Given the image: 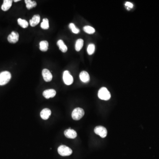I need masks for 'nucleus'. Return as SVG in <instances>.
Segmentation results:
<instances>
[{
  "mask_svg": "<svg viewBox=\"0 0 159 159\" xmlns=\"http://www.w3.org/2000/svg\"><path fill=\"white\" fill-rule=\"evenodd\" d=\"M98 97L100 99L104 100H108L111 98L110 92L105 87H102L98 91Z\"/></svg>",
  "mask_w": 159,
  "mask_h": 159,
  "instance_id": "obj_1",
  "label": "nucleus"
},
{
  "mask_svg": "<svg viewBox=\"0 0 159 159\" xmlns=\"http://www.w3.org/2000/svg\"><path fill=\"white\" fill-rule=\"evenodd\" d=\"M11 78V74L8 71H4L0 73V85L7 84Z\"/></svg>",
  "mask_w": 159,
  "mask_h": 159,
  "instance_id": "obj_2",
  "label": "nucleus"
},
{
  "mask_svg": "<svg viewBox=\"0 0 159 159\" xmlns=\"http://www.w3.org/2000/svg\"><path fill=\"white\" fill-rule=\"evenodd\" d=\"M58 151L60 155L63 157L70 156L73 153L72 150L71 148L64 145H61L59 146Z\"/></svg>",
  "mask_w": 159,
  "mask_h": 159,
  "instance_id": "obj_3",
  "label": "nucleus"
},
{
  "mask_svg": "<svg viewBox=\"0 0 159 159\" xmlns=\"http://www.w3.org/2000/svg\"><path fill=\"white\" fill-rule=\"evenodd\" d=\"M84 114V110L82 108L78 107V108H75L73 111L72 117L73 120H79L83 117Z\"/></svg>",
  "mask_w": 159,
  "mask_h": 159,
  "instance_id": "obj_4",
  "label": "nucleus"
},
{
  "mask_svg": "<svg viewBox=\"0 0 159 159\" xmlns=\"http://www.w3.org/2000/svg\"><path fill=\"white\" fill-rule=\"evenodd\" d=\"M63 79L66 85H71L73 82V77L71 75L70 72L68 71H65L64 72L63 74Z\"/></svg>",
  "mask_w": 159,
  "mask_h": 159,
  "instance_id": "obj_5",
  "label": "nucleus"
},
{
  "mask_svg": "<svg viewBox=\"0 0 159 159\" xmlns=\"http://www.w3.org/2000/svg\"><path fill=\"white\" fill-rule=\"evenodd\" d=\"M95 134L98 135L102 138H104L107 135V131L106 128L103 126H97L94 129Z\"/></svg>",
  "mask_w": 159,
  "mask_h": 159,
  "instance_id": "obj_6",
  "label": "nucleus"
},
{
  "mask_svg": "<svg viewBox=\"0 0 159 159\" xmlns=\"http://www.w3.org/2000/svg\"><path fill=\"white\" fill-rule=\"evenodd\" d=\"M19 39V35L17 32H12L8 36V40L11 43H16L17 42Z\"/></svg>",
  "mask_w": 159,
  "mask_h": 159,
  "instance_id": "obj_7",
  "label": "nucleus"
},
{
  "mask_svg": "<svg viewBox=\"0 0 159 159\" xmlns=\"http://www.w3.org/2000/svg\"><path fill=\"white\" fill-rule=\"evenodd\" d=\"M64 135L66 137L70 139H74L77 136V133L75 130L71 129L70 128L69 129L66 130L65 131Z\"/></svg>",
  "mask_w": 159,
  "mask_h": 159,
  "instance_id": "obj_8",
  "label": "nucleus"
},
{
  "mask_svg": "<svg viewBox=\"0 0 159 159\" xmlns=\"http://www.w3.org/2000/svg\"><path fill=\"white\" fill-rule=\"evenodd\" d=\"M42 75L44 81L46 82L50 81L53 78V76L50 72L47 69H44L42 70Z\"/></svg>",
  "mask_w": 159,
  "mask_h": 159,
  "instance_id": "obj_9",
  "label": "nucleus"
},
{
  "mask_svg": "<svg viewBox=\"0 0 159 159\" xmlns=\"http://www.w3.org/2000/svg\"><path fill=\"white\" fill-rule=\"evenodd\" d=\"M43 96L46 99H49L50 98H53L55 96L56 94V91L55 90L53 89L46 90L43 92Z\"/></svg>",
  "mask_w": 159,
  "mask_h": 159,
  "instance_id": "obj_10",
  "label": "nucleus"
},
{
  "mask_svg": "<svg viewBox=\"0 0 159 159\" xmlns=\"http://www.w3.org/2000/svg\"><path fill=\"white\" fill-rule=\"evenodd\" d=\"M51 112L48 108H44L40 113V116L42 119L47 120L51 115Z\"/></svg>",
  "mask_w": 159,
  "mask_h": 159,
  "instance_id": "obj_11",
  "label": "nucleus"
},
{
  "mask_svg": "<svg viewBox=\"0 0 159 159\" xmlns=\"http://www.w3.org/2000/svg\"><path fill=\"white\" fill-rule=\"evenodd\" d=\"M80 78L81 81L83 83H88L90 81V76L88 72L85 71H82L80 74Z\"/></svg>",
  "mask_w": 159,
  "mask_h": 159,
  "instance_id": "obj_12",
  "label": "nucleus"
},
{
  "mask_svg": "<svg viewBox=\"0 0 159 159\" xmlns=\"http://www.w3.org/2000/svg\"><path fill=\"white\" fill-rule=\"evenodd\" d=\"M40 19V17L39 15H35L33 16L32 18L30 19V24L32 27H35L39 24Z\"/></svg>",
  "mask_w": 159,
  "mask_h": 159,
  "instance_id": "obj_13",
  "label": "nucleus"
},
{
  "mask_svg": "<svg viewBox=\"0 0 159 159\" xmlns=\"http://www.w3.org/2000/svg\"><path fill=\"white\" fill-rule=\"evenodd\" d=\"M3 4L1 6V9L4 11L8 10L12 5V0H4Z\"/></svg>",
  "mask_w": 159,
  "mask_h": 159,
  "instance_id": "obj_14",
  "label": "nucleus"
},
{
  "mask_svg": "<svg viewBox=\"0 0 159 159\" xmlns=\"http://www.w3.org/2000/svg\"><path fill=\"white\" fill-rule=\"evenodd\" d=\"M57 45L59 47V49L63 53H65L68 50L67 46L65 45L63 41L62 40H59L58 41Z\"/></svg>",
  "mask_w": 159,
  "mask_h": 159,
  "instance_id": "obj_15",
  "label": "nucleus"
},
{
  "mask_svg": "<svg viewBox=\"0 0 159 159\" xmlns=\"http://www.w3.org/2000/svg\"><path fill=\"white\" fill-rule=\"evenodd\" d=\"M49 44L47 41H42L40 43V49L42 51H47L48 49Z\"/></svg>",
  "mask_w": 159,
  "mask_h": 159,
  "instance_id": "obj_16",
  "label": "nucleus"
},
{
  "mask_svg": "<svg viewBox=\"0 0 159 159\" xmlns=\"http://www.w3.org/2000/svg\"><path fill=\"white\" fill-rule=\"evenodd\" d=\"M26 7L28 9H32L33 8L36 7L37 3L35 1H31V0H25V1Z\"/></svg>",
  "mask_w": 159,
  "mask_h": 159,
  "instance_id": "obj_17",
  "label": "nucleus"
},
{
  "mask_svg": "<svg viewBox=\"0 0 159 159\" xmlns=\"http://www.w3.org/2000/svg\"><path fill=\"white\" fill-rule=\"evenodd\" d=\"M83 45V40L82 39H78L76 41L75 49L76 51H79L82 48Z\"/></svg>",
  "mask_w": 159,
  "mask_h": 159,
  "instance_id": "obj_18",
  "label": "nucleus"
},
{
  "mask_svg": "<svg viewBox=\"0 0 159 159\" xmlns=\"http://www.w3.org/2000/svg\"><path fill=\"white\" fill-rule=\"evenodd\" d=\"M83 31L85 32L88 34H92L96 32L94 28H93L92 27L90 26H85L83 27Z\"/></svg>",
  "mask_w": 159,
  "mask_h": 159,
  "instance_id": "obj_19",
  "label": "nucleus"
},
{
  "mask_svg": "<svg viewBox=\"0 0 159 159\" xmlns=\"http://www.w3.org/2000/svg\"><path fill=\"white\" fill-rule=\"evenodd\" d=\"M18 24H19V25H20L21 27L23 28H25L28 27V23L27 22V21L25 20V19H23L21 18H19L17 20Z\"/></svg>",
  "mask_w": 159,
  "mask_h": 159,
  "instance_id": "obj_20",
  "label": "nucleus"
},
{
  "mask_svg": "<svg viewBox=\"0 0 159 159\" xmlns=\"http://www.w3.org/2000/svg\"><path fill=\"white\" fill-rule=\"evenodd\" d=\"M41 27L44 30H47L49 28V20L47 19H43L42 22L41 24Z\"/></svg>",
  "mask_w": 159,
  "mask_h": 159,
  "instance_id": "obj_21",
  "label": "nucleus"
},
{
  "mask_svg": "<svg viewBox=\"0 0 159 159\" xmlns=\"http://www.w3.org/2000/svg\"><path fill=\"white\" fill-rule=\"evenodd\" d=\"M95 46L93 44H90L87 48V52L89 55H92L95 52Z\"/></svg>",
  "mask_w": 159,
  "mask_h": 159,
  "instance_id": "obj_22",
  "label": "nucleus"
},
{
  "mask_svg": "<svg viewBox=\"0 0 159 159\" xmlns=\"http://www.w3.org/2000/svg\"><path fill=\"white\" fill-rule=\"evenodd\" d=\"M69 27L70 29L71 30L72 32L75 34H78L79 33L80 30L78 28L76 27V26L73 23H71L69 24Z\"/></svg>",
  "mask_w": 159,
  "mask_h": 159,
  "instance_id": "obj_23",
  "label": "nucleus"
},
{
  "mask_svg": "<svg viewBox=\"0 0 159 159\" xmlns=\"http://www.w3.org/2000/svg\"><path fill=\"white\" fill-rule=\"evenodd\" d=\"M125 5L129 8H132L133 7V4L132 3L130 2H126L125 3Z\"/></svg>",
  "mask_w": 159,
  "mask_h": 159,
  "instance_id": "obj_24",
  "label": "nucleus"
},
{
  "mask_svg": "<svg viewBox=\"0 0 159 159\" xmlns=\"http://www.w3.org/2000/svg\"><path fill=\"white\" fill-rule=\"evenodd\" d=\"M19 1H20V0H14V1L15 2H17Z\"/></svg>",
  "mask_w": 159,
  "mask_h": 159,
  "instance_id": "obj_25",
  "label": "nucleus"
}]
</instances>
